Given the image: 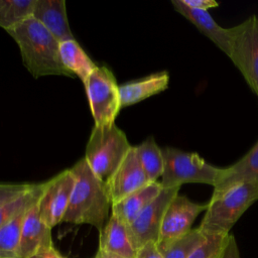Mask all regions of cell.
I'll return each mask as SVG.
<instances>
[{
    "label": "cell",
    "mask_w": 258,
    "mask_h": 258,
    "mask_svg": "<svg viewBox=\"0 0 258 258\" xmlns=\"http://www.w3.org/2000/svg\"><path fill=\"white\" fill-rule=\"evenodd\" d=\"M6 32L17 43L24 67L33 78L44 76L73 78L60 60L59 42L32 16Z\"/></svg>",
    "instance_id": "7a4b0ae2"
},
{
    "label": "cell",
    "mask_w": 258,
    "mask_h": 258,
    "mask_svg": "<svg viewBox=\"0 0 258 258\" xmlns=\"http://www.w3.org/2000/svg\"><path fill=\"white\" fill-rule=\"evenodd\" d=\"M29 210L21 212L0 227V258H17L20 237Z\"/></svg>",
    "instance_id": "44dd1931"
},
{
    "label": "cell",
    "mask_w": 258,
    "mask_h": 258,
    "mask_svg": "<svg viewBox=\"0 0 258 258\" xmlns=\"http://www.w3.org/2000/svg\"><path fill=\"white\" fill-rule=\"evenodd\" d=\"M222 258H241L240 252L236 243V239L233 235H229L226 248L223 252Z\"/></svg>",
    "instance_id": "f1b7e54d"
},
{
    "label": "cell",
    "mask_w": 258,
    "mask_h": 258,
    "mask_svg": "<svg viewBox=\"0 0 258 258\" xmlns=\"http://www.w3.org/2000/svg\"><path fill=\"white\" fill-rule=\"evenodd\" d=\"M31 16L58 42L75 38L69 24L64 0H34Z\"/></svg>",
    "instance_id": "4fadbf2b"
},
{
    "label": "cell",
    "mask_w": 258,
    "mask_h": 258,
    "mask_svg": "<svg viewBox=\"0 0 258 258\" xmlns=\"http://www.w3.org/2000/svg\"><path fill=\"white\" fill-rule=\"evenodd\" d=\"M229 30L231 34L229 57L258 97V16L252 15Z\"/></svg>",
    "instance_id": "52a82bcc"
},
{
    "label": "cell",
    "mask_w": 258,
    "mask_h": 258,
    "mask_svg": "<svg viewBox=\"0 0 258 258\" xmlns=\"http://www.w3.org/2000/svg\"><path fill=\"white\" fill-rule=\"evenodd\" d=\"M161 190L162 186L160 182H150L122 201L113 204L111 214L119 218L125 225L129 226Z\"/></svg>",
    "instance_id": "e0dca14e"
},
{
    "label": "cell",
    "mask_w": 258,
    "mask_h": 258,
    "mask_svg": "<svg viewBox=\"0 0 258 258\" xmlns=\"http://www.w3.org/2000/svg\"><path fill=\"white\" fill-rule=\"evenodd\" d=\"M137 158L150 182H155L163 172V155L161 148L152 136L134 146Z\"/></svg>",
    "instance_id": "ffe728a7"
},
{
    "label": "cell",
    "mask_w": 258,
    "mask_h": 258,
    "mask_svg": "<svg viewBox=\"0 0 258 258\" xmlns=\"http://www.w3.org/2000/svg\"><path fill=\"white\" fill-rule=\"evenodd\" d=\"M34 0H0V27L6 31L32 14Z\"/></svg>",
    "instance_id": "603a6c76"
},
{
    "label": "cell",
    "mask_w": 258,
    "mask_h": 258,
    "mask_svg": "<svg viewBox=\"0 0 258 258\" xmlns=\"http://www.w3.org/2000/svg\"><path fill=\"white\" fill-rule=\"evenodd\" d=\"M99 250L123 258L136 257L137 250L133 246L127 225L112 214L100 232Z\"/></svg>",
    "instance_id": "2e32d148"
},
{
    "label": "cell",
    "mask_w": 258,
    "mask_h": 258,
    "mask_svg": "<svg viewBox=\"0 0 258 258\" xmlns=\"http://www.w3.org/2000/svg\"><path fill=\"white\" fill-rule=\"evenodd\" d=\"M94 258H123V257H120V256L115 255V254H112V253L104 252V251L98 249V252L96 253V255H95Z\"/></svg>",
    "instance_id": "4dcf8cb0"
},
{
    "label": "cell",
    "mask_w": 258,
    "mask_h": 258,
    "mask_svg": "<svg viewBox=\"0 0 258 258\" xmlns=\"http://www.w3.org/2000/svg\"><path fill=\"white\" fill-rule=\"evenodd\" d=\"M171 4L175 11L191 22L203 34L212 40L224 53L230 56L231 34L229 28L220 26L209 11L198 10L185 6L181 0H172Z\"/></svg>",
    "instance_id": "5bb4252c"
},
{
    "label": "cell",
    "mask_w": 258,
    "mask_h": 258,
    "mask_svg": "<svg viewBox=\"0 0 258 258\" xmlns=\"http://www.w3.org/2000/svg\"><path fill=\"white\" fill-rule=\"evenodd\" d=\"M208 208V204H198L187 197L176 195L164 214L157 247L163 253L173 242L187 234L197 217Z\"/></svg>",
    "instance_id": "ba28073f"
},
{
    "label": "cell",
    "mask_w": 258,
    "mask_h": 258,
    "mask_svg": "<svg viewBox=\"0 0 258 258\" xmlns=\"http://www.w3.org/2000/svg\"><path fill=\"white\" fill-rule=\"evenodd\" d=\"M258 200V182H237L214 189L198 227L206 236L229 235L240 217Z\"/></svg>",
    "instance_id": "3957f363"
},
{
    "label": "cell",
    "mask_w": 258,
    "mask_h": 258,
    "mask_svg": "<svg viewBox=\"0 0 258 258\" xmlns=\"http://www.w3.org/2000/svg\"><path fill=\"white\" fill-rule=\"evenodd\" d=\"M59 55L66 70L83 84L98 67L75 38L59 42Z\"/></svg>",
    "instance_id": "ac0fdd59"
},
{
    "label": "cell",
    "mask_w": 258,
    "mask_h": 258,
    "mask_svg": "<svg viewBox=\"0 0 258 258\" xmlns=\"http://www.w3.org/2000/svg\"><path fill=\"white\" fill-rule=\"evenodd\" d=\"M44 187L43 183H35L30 185V187L24 191L19 197L15 198L14 200L4 204L0 207V227L5 225L11 219L16 217L23 211L31 209L35 206L42 194Z\"/></svg>",
    "instance_id": "7402d4cb"
},
{
    "label": "cell",
    "mask_w": 258,
    "mask_h": 258,
    "mask_svg": "<svg viewBox=\"0 0 258 258\" xmlns=\"http://www.w3.org/2000/svg\"><path fill=\"white\" fill-rule=\"evenodd\" d=\"M181 2L189 8L204 11H209V9L219 6V3L215 0H181Z\"/></svg>",
    "instance_id": "83f0119b"
},
{
    "label": "cell",
    "mask_w": 258,
    "mask_h": 258,
    "mask_svg": "<svg viewBox=\"0 0 258 258\" xmlns=\"http://www.w3.org/2000/svg\"><path fill=\"white\" fill-rule=\"evenodd\" d=\"M246 181L258 182V141L237 162L224 168V174L214 189Z\"/></svg>",
    "instance_id": "d6986e66"
},
{
    "label": "cell",
    "mask_w": 258,
    "mask_h": 258,
    "mask_svg": "<svg viewBox=\"0 0 258 258\" xmlns=\"http://www.w3.org/2000/svg\"><path fill=\"white\" fill-rule=\"evenodd\" d=\"M51 230L41 219L37 203L26 215L17 250V258H31L37 253L52 247Z\"/></svg>",
    "instance_id": "7c38bea8"
},
{
    "label": "cell",
    "mask_w": 258,
    "mask_h": 258,
    "mask_svg": "<svg viewBox=\"0 0 258 258\" xmlns=\"http://www.w3.org/2000/svg\"><path fill=\"white\" fill-rule=\"evenodd\" d=\"M168 84V73L166 71H161L120 85L121 108L135 105L151 96L165 91Z\"/></svg>",
    "instance_id": "9a60e30c"
},
{
    "label": "cell",
    "mask_w": 258,
    "mask_h": 258,
    "mask_svg": "<svg viewBox=\"0 0 258 258\" xmlns=\"http://www.w3.org/2000/svg\"><path fill=\"white\" fill-rule=\"evenodd\" d=\"M71 170L75 184L62 222L88 224L101 232L110 218L109 211L113 205L108 186L93 173L85 158Z\"/></svg>",
    "instance_id": "6da1fadb"
},
{
    "label": "cell",
    "mask_w": 258,
    "mask_h": 258,
    "mask_svg": "<svg viewBox=\"0 0 258 258\" xmlns=\"http://www.w3.org/2000/svg\"><path fill=\"white\" fill-rule=\"evenodd\" d=\"M207 238L199 228L191 229L162 253L163 258H188L191 253L207 241Z\"/></svg>",
    "instance_id": "cb8c5ba5"
},
{
    "label": "cell",
    "mask_w": 258,
    "mask_h": 258,
    "mask_svg": "<svg viewBox=\"0 0 258 258\" xmlns=\"http://www.w3.org/2000/svg\"><path fill=\"white\" fill-rule=\"evenodd\" d=\"M229 235L207 236V241L191 253L188 258H222Z\"/></svg>",
    "instance_id": "d4e9b609"
},
{
    "label": "cell",
    "mask_w": 258,
    "mask_h": 258,
    "mask_svg": "<svg viewBox=\"0 0 258 258\" xmlns=\"http://www.w3.org/2000/svg\"><path fill=\"white\" fill-rule=\"evenodd\" d=\"M74 184L75 178L71 168L61 171L44 182V187L38 202V209L41 219L51 229L57 224L62 223Z\"/></svg>",
    "instance_id": "30bf717a"
},
{
    "label": "cell",
    "mask_w": 258,
    "mask_h": 258,
    "mask_svg": "<svg viewBox=\"0 0 258 258\" xmlns=\"http://www.w3.org/2000/svg\"><path fill=\"white\" fill-rule=\"evenodd\" d=\"M179 187L163 188L160 194L127 226L133 246L138 250L147 242L157 243L164 214Z\"/></svg>",
    "instance_id": "9c48e42d"
},
{
    "label": "cell",
    "mask_w": 258,
    "mask_h": 258,
    "mask_svg": "<svg viewBox=\"0 0 258 258\" xmlns=\"http://www.w3.org/2000/svg\"><path fill=\"white\" fill-rule=\"evenodd\" d=\"M31 258H66L63 257L53 246L46 249V250H43L39 253H37L36 255H34L33 257Z\"/></svg>",
    "instance_id": "f546056e"
},
{
    "label": "cell",
    "mask_w": 258,
    "mask_h": 258,
    "mask_svg": "<svg viewBox=\"0 0 258 258\" xmlns=\"http://www.w3.org/2000/svg\"><path fill=\"white\" fill-rule=\"evenodd\" d=\"M148 183L150 181L137 158L134 146H132L125 159L107 183L112 204L122 201Z\"/></svg>",
    "instance_id": "8fae6325"
},
{
    "label": "cell",
    "mask_w": 258,
    "mask_h": 258,
    "mask_svg": "<svg viewBox=\"0 0 258 258\" xmlns=\"http://www.w3.org/2000/svg\"><path fill=\"white\" fill-rule=\"evenodd\" d=\"M31 183H2L0 182V207L22 195Z\"/></svg>",
    "instance_id": "484cf974"
},
{
    "label": "cell",
    "mask_w": 258,
    "mask_h": 258,
    "mask_svg": "<svg viewBox=\"0 0 258 258\" xmlns=\"http://www.w3.org/2000/svg\"><path fill=\"white\" fill-rule=\"evenodd\" d=\"M135 258H163V255L158 249L157 244L150 241L137 250Z\"/></svg>",
    "instance_id": "4316f807"
},
{
    "label": "cell",
    "mask_w": 258,
    "mask_h": 258,
    "mask_svg": "<svg viewBox=\"0 0 258 258\" xmlns=\"http://www.w3.org/2000/svg\"><path fill=\"white\" fill-rule=\"evenodd\" d=\"M84 86L95 122L94 126L114 124L122 108L119 85L112 71L106 66H98Z\"/></svg>",
    "instance_id": "8992f818"
},
{
    "label": "cell",
    "mask_w": 258,
    "mask_h": 258,
    "mask_svg": "<svg viewBox=\"0 0 258 258\" xmlns=\"http://www.w3.org/2000/svg\"><path fill=\"white\" fill-rule=\"evenodd\" d=\"M131 147L126 134L115 123L94 126L84 158L93 173L107 184Z\"/></svg>",
    "instance_id": "277c9868"
},
{
    "label": "cell",
    "mask_w": 258,
    "mask_h": 258,
    "mask_svg": "<svg viewBox=\"0 0 258 258\" xmlns=\"http://www.w3.org/2000/svg\"><path fill=\"white\" fill-rule=\"evenodd\" d=\"M163 172L160 184L163 188L180 187L183 183H205L214 187L219 183L224 168L208 163L197 152H187L174 147L161 148Z\"/></svg>",
    "instance_id": "5b68a950"
}]
</instances>
